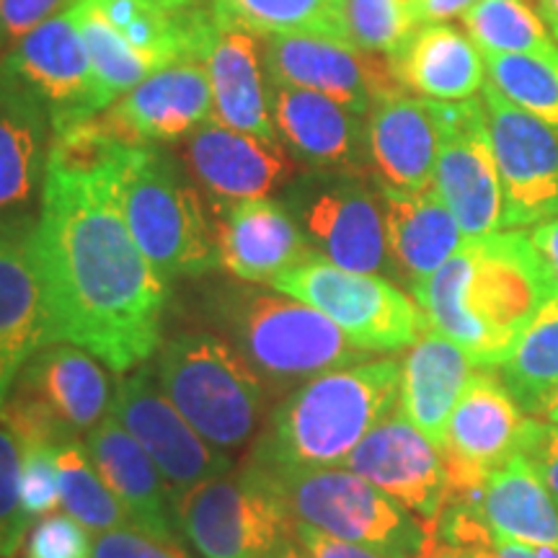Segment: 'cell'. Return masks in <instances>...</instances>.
<instances>
[{
    "mask_svg": "<svg viewBox=\"0 0 558 558\" xmlns=\"http://www.w3.org/2000/svg\"><path fill=\"white\" fill-rule=\"evenodd\" d=\"M114 145L96 122L54 135L29 248L50 344L86 349L124 375L160 344L169 282L137 248L117 202Z\"/></svg>",
    "mask_w": 558,
    "mask_h": 558,
    "instance_id": "6da1fadb",
    "label": "cell"
},
{
    "mask_svg": "<svg viewBox=\"0 0 558 558\" xmlns=\"http://www.w3.org/2000/svg\"><path fill=\"white\" fill-rule=\"evenodd\" d=\"M414 295L429 329L463 347L478 367H499L550 300L527 230L465 241Z\"/></svg>",
    "mask_w": 558,
    "mask_h": 558,
    "instance_id": "7a4b0ae2",
    "label": "cell"
},
{
    "mask_svg": "<svg viewBox=\"0 0 558 558\" xmlns=\"http://www.w3.org/2000/svg\"><path fill=\"white\" fill-rule=\"evenodd\" d=\"M401 362L365 360L298 386L269 414L251 463L292 469L344 465L369 432L399 409Z\"/></svg>",
    "mask_w": 558,
    "mask_h": 558,
    "instance_id": "3957f363",
    "label": "cell"
},
{
    "mask_svg": "<svg viewBox=\"0 0 558 558\" xmlns=\"http://www.w3.org/2000/svg\"><path fill=\"white\" fill-rule=\"evenodd\" d=\"M111 169L132 239L158 277L171 284L220 267L213 220L169 150L117 140Z\"/></svg>",
    "mask_w": 558,
    "mask_h": 558,
    "instance_id": "277c9868",
    "label": "cell"
},
{
    "mask_svg": "<svg viewBox=\"0 0 558 558\" xmlns=\"http://www.w3.org/2000/svg\"><path fill=\"white\" fill-rule=\"evenodd\" d=\"M233 347L269 386H303L369 357L344 331L303 300L256 288H228L218 305Z\"/></svg>",
    "mask_w": 558,
    "mask_h": 558,
    "instance_id": "5b68a950",
    "label": "cell"
},
{
    "mask_svg": "<svg viewBox=\"0 0 558 558\" xmlns=\"http://www.w3.org/2000/svg\"><path fill=\"white\" fill-rule=\"evenodd\" d=\"M156 378L181 416L220 450L246 445L262 427L267 383L228 341L177 333L160 349Z\"/></svg>",
    "mask_w": 558,
    "mask_h": 558,
    "instance_id": "8992f818",
    "label": "cell"
},
{
    "mask_svg": "<svg viewBox=\"0 0 558 558\" xmlns=\"http://www.w3.org/2000/svg\"><path fill=\"white\" fill-rule=\"evenodd\" d=\"M259 465V463H256ZM290 518L331 538L357 543L393 558H418L432 533L409 509L349 469L259 465Z\"/></svg>",
    "mask_w": 558,
    "mask_h": 558,
    "instance_id": "52a82bcc",
    "label": "cell"
},
{
    "mask_svg": "<svg viewBox=\"0 0 558 558\" xmlns=\"http://www.w3.org/2000/svg\"><path fill=\"white\" fill-rule=\"evenodd\" d=\"M331 318L365 352H399L414 344L429 320L399 284L380 275L341 269L313 254L269 284Z\"/></svg>",
    "mask_w": 558,
    "mask_h": 558,
    "instance_id": "ba28073f",
    "label": "cell"
},
{
    "mask_svg": "<svg viewBox=\"0 0 558 558\" xmlns=\"http://www.w3.org/2000/svg\"><path fill=\"white\" fill-rule=\"evenodd\" d=\"M173 509L202 558H269L295 533V520L256 463L194 486Z\"/></svg>",
    "mask_w": 558,
    "mask_h": 558,
    "instance_id": "9c48e42d",
    "label": "cell"
},
{
    "mask_svg": "<svg viewBox=\"0 0 558 558\" xmlns=\"http://www.w3.org/2000/svg\"><path fill=\"white\" fill-rule=\"evenodd\" d=\"M282 202L326 262L365 275L393 267L380 194L375 197L362 173L305 169L284 186Z\"/></svg>",
    "mask_w": 558,
    "mask_h": 558,
    "instance_id": "30bf717a",
    "label": "cell"
},
{
    "mask_svg": "<svg viewBox=\"0 0 558 558\" xmlns=\"http://www.w3.org/2000/svg\"><path fill=\"white\" fill-rule=\"evenodd\" d=\"M0 68L16 75L37 96L50 114L54 135L94 122L114 104L70 9L0 54Z\"/></svg>",
    "mask_w": 558,
    "mask_h": 558,
    "instance_id": "8fae6325",
    "label": "cell"
},
{
    "mask_svg": "<svg viewBox=\"0 0 558 558\" xmlns=\"http://www.w3.org/2000/svg\"><path fill=\"white\" fill-rule=\"evenodd\" d=\"M439 153L435 190L456 215L465 241L505 228V190L484 101H435Z\"/></svg>",
    "mask_w": 558,
    "mask_h": 558,
    "instance_id": "7c38bea8",
    "label": "cell"
},
{
    "mask_svg": "<svg viewBox=\"0 0 558 558\" xmlns=\"http://www.w3.org/2000/svg\"><path fill=\"white\" fill-rule=\"evenodd\" d=\"M109 416L117 418L140 448L148 452L173 501L194 486L222 476L233 465L226 450L207 442L181 416L148 367L117 380Z\"/></svg>",
    "mask_w": 558,
    "mask_h": 558,
    "instance_id": "4fadbf2b",
    "label": "cell"
},
{
    "mask_svg": "<svg viewBox=\"0 0 558 558\" xmlns=\"http://www.w3.org/2000/svg\"><path fill=\"white\" fill-rule=\"evenodd\" d=\"M484 109L505 190V228L558 218V132L484 86Z\"/></svg>",
    "mask_w": 558,
    "mask_h": 558,
    "instance_id": "5bb4252c",
    "label": "cell"
},
{
    "mask_svg": "<svg viewBox=\"0 0 558 558\" xmlns=\"http://www.w3.org/2000/svg\"><path fill=\"white\" fill-rule=\"evenodd\" d=\"M527 418L505 383L488 373V367L473 373L445 432L448 501L471 499L494 471L518 456Z\"/></svg>",
    "mask_w": 558,
    "mask_h": 558,
    "instance_id": "9a60e30c",
    "label": "cell"
},
{
    "mask_svg": "<svg viewBox=\"0 0 558 558\" xmlns=\"http://www.w3.org/2000/svg\"><path fill=\"white\" fill-rule=\"evenodd\" d=\"M269 81L311 88L367 117L380 96L403 90L383 54L357 50L344 39L316 34H277L264 41Z\"/></svg>",
    "mask_w": 558,
    "mask_h": 558,
    "instance_id": "2e32d148",
    "label": "cell"
},
{
    "mask_svg": "<svg viewBox=\"0 0 558 558\" xmlns=\"http://www.w3.org/2000/svg\"><path fill=\"white\" fill-rule=\"evenodd\" d=\"M341 469L378 486L432 533L448 505V471L442 452L396 409L362 439Z\"/></svg>",
    "mask_w": 558,
    "mask_h": 558,
    "instance_id": "e0dca14e",
    "label": "cell"
},
{
    "mask_svg": "<svg viewBox=\"0 0 558 558\" xmlns=\"http://www.w3.org/2000/svg\"><path fill=\"white\" fill-rule=\"evenodd\" d=\"M54 130L41 101L0 68V230L32 235Z\"/></svg>",
    "mask_w": 558,
    "mask_h": 558,
    "instance_id": "ac0fdd59",
    "label": "cell"
},
{
    "mask_svg": "<svg viewBox=\"0 0 558 558\" xmlns=\"http://www.w3.org/2000/svg\"><path fill=\"white\" fill-rule=\"evenodd\" d=\"M209 120L213 90L205 62L179 60L153 70L94 122L124 145H160L186 140Z\"/></svg>",
    "mask_w": 558,
    "mask_h": 558,
    "instance_id": "d6986e66",
    "label": "cell"
},
{
    "mask_svg": "<svg viewBox=\"0 0 558 558\" xmlns=\"http://www.w3.org/2000/svg\"><path fill=\"white\" fill-rule=\"evenodd\" d=\"M184 163L213 207L271 197L298 177V160L279 140L213 120L184 140Z\"/></svg>",
    "mask_w": 558,
    "mask_h": 558,
    "instance_id": "ffe728a7",
    "label": "cell"
},
{
    "mask_svg": "<svg viewBox=\"0 0 558 558\" xmlns=\"http://www.w3.org/2000/svg\"><path fill=\"white\" fill-rule=\"evenodd\" d=\"M271 120L279 143L313 171L362 173L367 122L318 90L271 81Z\"/></svg>",
    "mask_w": 558,
    "mask_h": 558,
    "instance_id": "44dd1931",
    "label": "cell"
},
{
    "mask_svg": "<svg viewBox=\"0 0 558 558\" xmlns=\"http://www.w3.org/2000/svg\"><path fill=\"white\" fill-rule=\"evenodd\" d=\"M220 267L241 282L271 284L316 254L288 205L262 197L213 207Z\"/></svg>",
    "mask_w": 558,
    "mask_h": 558,
    "instance_id": "7402d4cb",
    "label": "cell"
},
{
    "mask_svg": "<svg viewBox=\"0 0 558 558\" xmlns=\"http://www.w3.org/2000/svg\"><path fill=\"white\" fill-rule=\"evenodd\" d=\"M11 393L39 403L73 439L99 427L114 399V388L99 357L68 341H54L34 352Z\"/></svg>",
    "mask_w": 558,
    "mask_h": 558,
    "instance_id": "603a6c76",
    "label": "cell"
},
{
    "mask_svg": "<svg viewBox=\"0 0 558 558\" xmlns=\"http://www.w3.org/2000/svg\"><path fill=\"white\" fill-rule=\"evenodd\" d=\"M202 62L213 90V122L269 140H279L271 120V81L264 41L239 26L215 19Z\"/></svg>",
    "mask_w": 558,
    "mask_h": 558,
    "instance_id": "cb8c5ba5",
    "label": "cell"
},
{
    "mask_svg": "<svg viewBox=\"0 0 558 558\" xmlns=\"http://www.w3.org/2000/svg\"><path fill=\"white\" fill-rule=\"evenodd\" d=\"M437 153L435 101L407 90L375 99L367 111V160L383 186L401 192L435 186Z\"/></svg>",
    "mask_w": 558,
    "mask_h": 558,
    "instance_id": "d4e9b609",
    "label": "cell"
},
{
    "mask_svg": "<svg viewBox=\"0 0 558 558\" xmlns=\"http://www.w3.org/2000/svg\"><path fill=\"white\" fill-rule=\"evenodd\" d=\"M47 344L50 316L29 235L0 230V407L26 362Z\"/></svg>",
    "mask_w": 558,
    "mask_h": 558,
    "instance_id": "484cf974",
    "label": "cell"
},
{
    "mask_svg": "<svg viewBox=\"0 0 558 558\" xmlns=\"http://www.w3.org/2000/svg\"><path fill=\"white\" fill-rule=\"evenodd\" d=\"M86 450L104 484L128 509L132 525L177 543V509L169 486L140 445L117 418L107 416L86 435Z\"/></svg>",
    "mask_w": 558,
    "mask_h": 558,
    "instance_id": "4316f807",
    "label": "cell"
},
{
    "mask_svg": "<svg viewBox=\"0 0 558 558\" xmlns=\"http://www.w3.org/2000/svg\"><path fill=\"white\" fill-rule=\"evenodd\" d=\"M476 367L463 347L435 329L424 331L401 362L399 409L439 452L452 409Z\"/></svg>",
    "mask_w": 558,
    "mask_h": 558,
    "instance_id": "83f0119b",
    "label": "cell"
},
{
    "mask_svg": "<svg viewBox=\"0 0 558 558\" xmlns=\"http://www.w3.org/2000/svg\"><path fill=\"white\" fill-rule=\"evenodd\" d=\"M383 220L393 269L409 279L411 290L435 275L463 246V230L435 186L418 192L380 184Z\"/></svg>",
    "mask_w": 558,
    "mask_h": 558,
    "instance_id": "f1b7e54d",
    "label": "cell"
},
{
    "mask_svg": "<svg viewBox=\"0 0 558 558\" xmlns=\"http://www.w3.org/2000/svg\"><path fill=\"white\" fill-rule=\"evenodd\" d=\"M469 507L497 541L558 550V501L522 456L507 460L471 499Z\"/></svg>",
    "mask_w": 558,
    "mask_h": 558,
    "instance_id": "f546056e",
    "label": "cell"
},
{
    "mask_svg": "<svg viewBox=\"0 0 558 558\" xmlns=\"http://www.w3.org/2000/svg\"><path fill=\"white\" fill-rule=\"evenodd\" d=\"M403 88L429 101H465L484 90V54L469 34L450 24H422L390 58Z\"/></svg>",
    "mask_w": 558,
    "mask_h": 558,
    "instance_id": "4dcf8cb0",
    "label": "cell"
},
{
    "mask_svg": "<svg viewBox=\"0 0 558 558\" xmlns=\"http://www.w3.org/2000/svg\"><path fill=\"white\" fill-rule=\"evenodd\" d=\"M120 37L153 68L179 60H199L215 24L209 5L169 9L158 0H90Z\"/></svg>",
    "mask_w": 558,
    "mask_h": 558,
    "instance_id": "1f68e13d",
    "label": "cell"
},
{
    "mask_svg": "<svg viewBox=\"0 0 558 558\" xmlns=\"http://www.w3.org/2000/svg\"><path fill=\"white\" fill-rule=\"evenodd\" d=\"M220 24L256 37L316 34L344 39V0H207Z\"/></svg>",
    "mask_w": 558,
    "mask_h": 558,
    "instance_id": "d6a6232c",
    "label": "cell"
},
{
    "mask_svg": "<svg viewBox=\"0 0 558 558\" xmlns=\"http://www.w3.org/2000/svg\"><path fill=\"white\" fill-rule=\"evenodd\" d=\"M499 380L527 416H538L558 388V298L543 303L512 354L499 365Z\"/></svg>",
    "mask_w": 558,
    "mask_h": 558,
    "instance_id": "836d02e7",
    "label": "cell"
},
{
    "mask_svg": "<svg viewBox=\"0 0 558 558\" xmlns=\"http://www.w3.org/2000/svg\"><path fill=\"white\" fill-rule=\"evenodd\" d=\"M460 21L481 52L527 54L558 62V45L527 0H478Z\"/></svg>",
    "mask_w": 558,
    "mask_h": 558,
    "instance_id": "e575fe53",
    "label": "cell"
},
{
    "mask_svg": "<svg viewBox=\"0 0 558 558\" xmlns=\"http://www.w3.org/2000/svg\"><path fill=\"white\" fill-rule=\"evenodd\" d=\"M60 465V505L90 533H109L132 525L128 509L109 492L104 478L90 463L86 445L68 442L58 450Z\"/></svg>",
    "mask_w": 558,
    "mask_h": 558,
    "instance_id": "d590c367",
    "label": "cell"
},
{
    "mask_svg": "<svg viewBox=\"0 0 558 558\" xmlns=\"http://www.w3.org/2000/svg\"><path fill=\"white\" fill-rule=\"evenodd\" d=\"M481 54L486 62L488 83L527 114L538 117L558 132V62L527 54Z\"/></svg>",
    "mask_w": 558,
    "mask_h": 558,
    "instance_id": "8d00e7d4",
    "label": "cell"
},
{
    "mask_svg": "<svg viewBox=\"0 0 558 558\" xmlns=\"http://www.w3.org/2000/svg\"><path fill=\"white\" fill-rule=\"evenodd\" d=\"M70 11L78 21V29L86 39L96 73H99L104 88L114 96V101L156 70L148 60L132 50L90 0H75Z\"/></svg>",
    "mask_w": 558,
    "mask_h": 558,
    "instance_id": "74e56055",
    "label": "cell"
},
{
    "mask_svg": "<svg viewBox=\"0 0 558 558\" xmlns=\"http://www.w3.org/2000/svg\"><path fill=\"white\" fill-rule=\"evenodd\" d=\"M347 41L362 52L393 58L416 29L401 0H344Z\"/></svg>",
    "mask_w": 558,
    "mask_h": 558,
    "instance_id": "f35d334b",
    "label": "cell"
},
{
    "mask_svg": "<svg viewBox=\"0 0 558 558\" xmlns=\"http://www.w3.org/2000/svg\"><path fill=\"white\" fill-rule=\"evenodd\" d=\"M32 518L21 499V445L0 424V558H13Z\"/></svg>",
    "mask_w": 558,
    "mask_h": 558,
    "instance_id": "ab89813d",
    "label": "cell"
},
{
    "mask_svg": "<svg viewBox=\"0 0 558 558\" xmlns=\"http://www.w3.org/2000/svg\"><path fill=\"white\" fill-rule=\"evenodd\" d=\"M21 445V499L32 520L52 514L60 505V465L58 445L19 442Z\"/></svg>",
    "mask_w": 558,
    "mask_h": 558,
    "instance_id": "60d3db41",
    "label": "cell"
},
{
    "mask_svg": "<svg viewBox=\"0 0 558 558\" xmlns=\"http://www.w3.org/2000/svg\"><path fill=\"white\" fill-rule=\"evenodd\" d=\"M90 530L68 512L45 514L26 535L24 558H90Z\"/></svg>",
    "mask_w": 558,
    "mask_h": 558,
    "instance_id": "b9f144b4",
    "label": "cell"
},
{
    "mask_svg": "<svg viewBox=\"0 0 558 558\" xmlns=\"http://www.w3.org/2000/svg\"><path fill=\"white\" fill-rule=\"evenodd\" d=\"M73 3L75 0H0V54Z\"/></svg>",
    "mask_w": 558,
    "mask_h": 558,
    "instance_id": "7bdbcfd3",
    "label": "cell"
},
{
    "mask_svg": "<svg viewBox=\"0 0 558 558\" xmlns=\"http://www.w3.org/2000/svg\"><path fill=\"white\" fill-rule=\"evenodd\" d=\"M90 558H190L177 543L160 541L140 527H117L101 533Z\"/></svg>",
    "mask_w": 558,
    "mask_h": 558,
    "instance_id": "ee69618b",
    "label": "cell"
},
{
    "mask_svg": "<svg viewBox=\"0 0 558 558\" xmlns=\"http://www.w3.org/2000/svg\"><path fill=\"white\" fill-rule=\"evenodd\" d=\"M538 473V478L554 494L558 501V427L550 422H541L538 416H530L520 439V452Z\"/></svg>",
    "mask_w": 558,
    "mask_h": 558,
    "instance_id": "f6af8a7d",
    "label": "cell"
},
{
    "mask_svg": "<svg viewBox=\"0 0 558 558\" xmlns=\"http://www.w3.org/2000/svg\"><path fill=\"white\" fill-rule=\"evenodd\" d=\"M292 538L303 546V550L311 558H393L388 554H380V550L375 548L331 538V535L320 533V530L311 525H303V522H295V533H292Z\"/></svg>",
    "mask_w": 558,
    "mask_h": 558,
    "instance_id": "bcb514c9",
    "label": "cell"
},
{
    "mask_svg": "<svg viewBox=\"0 0 558 558\" xmlns=\"http://www.w3.org/2000/svg\"><path fill=\"white\" fill-rule=\"evenodd\" d=\"M527 239L548 295L558 298V218L538 222L533 230H527Z\"/></svg>",
    "mask_w": 558,
    "mask_h": 558,
    "instance_id": "7dc6e473",
    "label": "cell"
},
{
    "mask_svg": "<svg viewBox=\"0 0 558 558\" xmlns=\"http://www.w3.org/2000/svg\"><path fill=\"white\" fill-rule=\"evenodd\" d=\"M478 0H422L416 11L418 26L422 24H445L448 19L463 16Z\"/></svg>",
    "mask_w": 558,
    "mask_h": 558,
    "instance_id": "c3c4849f",
    "label": "cell"
},
{
    "mask_svg": "<svg viewBox=\"0 0 558 558\" xmlns=\"http://www.w3.org/2000/svg\"><path fill=\"white\" fill-rule=\"evenodd\" d=\"M541 16L558 41V0H541Z\"/></svg>",
    "mask_w": 558,
    "mask_h": 558,
    "instance_id": "681fc988",
    "label": "cell"
},
{
    "mask_svg": "<svg viewBox=\"0 0 558 558\" xmlns=\"http://www.w3.org/2000/svg\"><path fill=\"white\" fill-rule=\"evenodd\" d=\"M269 558H311V556L305 554L303 546H300L295 538H290V541H284L282 546H279Z\"/></svg>",
    "mask_w": 558,
    "mask_h": 558,
    "instance_id": "f907efd6",
    "label": "cell"
},
{
    "mask_svg": "<svg viewBox=\"0 0 558 558\" xmlns=\"http://www.w3.org/2000/svg\"><path fill=\"white\" fill-rule=\"evenodd\" d=\"M418 558H471V556H465L463 550H458L452 546H432V541H429L427 550H424Z\"/></svg>",
    "mask_w": 558,
    "mask_h": 558,
    "instance_id": "816d5d0a",
    "label": "cell"
},
{
    "mask_svg": "<svg viewBox=\"0 0 558 558\" xmlns=\"http://www.w3.org/2000/svg\"><path fill=\"white\" fill-rule=\"evenodd\" d=\"M538 416H543V418H546V422L556 424V427H558V388L548 396V401L543 403V409H541Z\"/></svg>",
    "mask_w": 558,
    "mask_h": 558,
    "instance_id": "f5cc1de1",
    "label": "cell"
},
{
    "mask_svg": "<svg viewBox=\"0 0 558 558\" xmlns=\"http://www.w3.org/2000/svg\"><path fill=\"white\" fill-rule=\"evenodd\" d=\"M403 5H407V9L411 11V16H414V21H416V11H418V3H422V0H401ZM416 26H418V21H416Z\"/></svg>",
    "mask_w": 558,
    "mask_h": 558,
    "instance_id": "db71d44e",
    "label": "cell"
}]
</instances>
